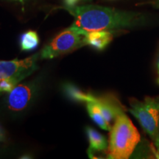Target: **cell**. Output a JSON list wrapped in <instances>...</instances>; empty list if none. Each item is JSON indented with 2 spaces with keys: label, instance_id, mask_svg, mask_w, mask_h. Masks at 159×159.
Instances as JSON below:
<instances>
[{
  "label": "cell",
  "instance_id": "cell-1",
  "mask_svg": "<svg viewBox=\"0 0 159 159\" xmlns=\"http://www.w3.org/2000/svg\"><path fill=\"white\" fill-rule=\"evenodd\" d=\"M61 8L67 11L75 18L73 25L86 31L134 28L146 21V18L141 13L99 5L65 6Z\"/></svg>",
  "mask_w": 159,
  "mask_h": 159
},
{
  "label": "cell",
  "instance_id": "cell-2",
  "mask_svg": "<svg viewBox=\"0 0 159 159\" xmlns=\"http://www.w3.org/2000/svg\"><path fill=\"white\" fill-rule=\"evenodd\" d=\"M141 136L130 118L122 112L111 127L107 152L109 158L127 159L133 154Z\"/></svg>",
  "mask_w": 159,
  "mask_h": 159
},
{
  "label": "cell",
  "instance_id": "cell-3",
  "mask_svg": "<svg viewBox=\"0 0 159 159\" xmlns=\"http://www.w3.org/2000/svg\"><path fill=\"white\" fill-rule=\"evenodd\" d=\"M86 30L71 25L59 33L40 52L41 59H52L70 52L86 45L85 35Z\"/></svg>",
  "mask_w": 159,
  "mask_h": 159
},
{
  "label": "cell",
  "instance_id": "cell-4",
  "mask_svg": "<svg viewBox=\"0 0 159 159\" xmlns=\"http://www.w3.org/2000/svg\"><path fill=\"white\" fill-rule=\"evenodd\" d=\"M130 105L129 112L154 141L159 131V97H147L142 101L133 99Z\"/></svg>",
  "mask_w": 159,
  "mask_h": 159
},
{
  "label": "cell",
  "instance_id": "cell-5",
  "mask_svg": "<svg viewBox=\"0 0 159 159\" xmlns=\"http://www.w3.org/2000/svg\"><path fill=\"white\" fill-rule=\"evenodd\" d=\"M41 58L40 52L27 58L12 61H0V81L15 77L26 78L39 69L37 61Z\"/></svg>",
  "mask_w": 159,
  "mask_h": 159
},
{
  "label": "cell",
  "instance_id": "cell-6",
  "mask_svg": "<svg viewBox=\"0 0 159 159\" xmlns=\"http://www.w3.org/2000/svg\"><path fill=\"white\" fill-rule=\"evenodd\" d=\"M37 89L38 84L35 81L18 84L7 96V104L10 110L14 112L25 110L33 100Z\"/></svg>",
  "mask_w": 159,
  "mask_h": 159
},
{
  "label": "cell",
  "instance_id": "cell-7",
  "mask_svg": "<svg viewBox=\"0 0 159 159\" xmlns=\"http://www.w3.org/2000/svg\"><path fill=\"white\" fill-rule=\"evenodd\" d=\"M96 102L99 105V109L106 122L110 125L111 122L114 121L119 114L124 112L120 103L114 97H97Z\"/></svg>",
  "mask_w": 159,
  "mask_h": 159
},
{
  "label": "cell",
  "instance_id": "cell-8",
  "mask_svg": "<svg viewBox=\"0 0 159 159\" xmlns=\"http://www.w3.org/2000/svg\"><path fill=\"white\" fill-rule=\"evenodd\" d=\"M113 40V34L110 30L87 31L85 35L86 45L98 50H103Z\"/></svg>",
  "mask_w": 159,
  "mask_h": 159
},
{
  "label": "cell",
  "instance_id": "cell-9",
  "mask_svg": "<svg viewBox=\"0 0 159 159\" xmlns=\"http://www.w3.org/2000/svg\"><path fill=\"white\" fill-rule=\"evenodd\" d=\"M85 131L89 141L88 154L90 158H92L95 152H101L108 150V144L104 136L91 127H87Z\"/></svg>",
  "mask_w": 159,
  "mask_h": 159
},
{
  "label": "cell",
  "instance_id": "cell-10",
  "mask_svg": "<svg viewBox=\"0 0 159 159\" xmlns=\"http://www.w3.org/2000/svg\"><path fill=\"white\" fill-rule=\"evenodd\" d=\"M86 107L89 116L99 128L105 130H111V125L106 122L96 102H87Z\"/></svg>",
  "mask_w": 159,
  "mask_h": 159
},
{
  "label": "cell",
  "instance_id": "cell-11",
  "mask_svg": "<svg viewBox=\"0 0 159 159\" xmlns=\"http://www.w3.org/2000/svg\"><path fill=\"white\" fill-rule=\"evenodd\" d=\"M64 91L67 96L74 100L79 102H84L85 103L89 102H97V97L91 94H86L77 89L75 85L71 84H66L64 85Z\"/></svg>",
  "mask_w": 159,
  "mask_h": 159
},
{
  "label": "cell",
  "instance_id": "cell-12",
  "mask_svg": "<svg viewBox=\"0 0 159 159\" xmlns=\"http://www.w3.org/2000/svg\"><path fill=\"white\" fill-rule=\"evenodd\" d=\"M39 37L35 31L28 30L21 35L20 46L22 51H32L39 46Z\"/></svg>",
  "mask_w": 159,
  "mask_h": 159
},
{
  "label": "cell",
  "instance_id": "cell-13",
  "mask_svg": "<svg viewBox=\"0 0 159 159\" xmlns=\"http://www.w3.org/2000/svg\"><path fill=\"white\" fill-rule=\"evenodd\" d=\"M79 0H65V2L66 4V6H69V7H72L75 6L76 4L78 2Z\"/></svg>",
  "mask_w": 159,
  "mask_h": 159
},
{
  "label": "cell",
  "instance_id": "cell-14",
  "mask_svg": "<svg viewBox=\"0 0 159 159\" xmlns=\"http://www.w3.org/2000/svg\"><path fill=\"white\" fill-rule=\"evenodd\" d=\"M156 69H157V83L159 85V57L157 61V65H156Z\"/></svg>",
  "mask_w": 159,
  "mask_h": 159
},
{
  "label": "cell",
  "instance_id": "cell-15",
  "mask_svg": "<svg viewBox=\"0 0 159 159\" xmlns=\"http://www.w3.org/2000/svg\"><path fill=\"white\" fill-rule=\"evenodd\" d=\"M10 1H13V2H19L21 4V5H25V4H27L29 0H10Z\"/></svg>",
  "mask_w": 159,
  "mask_h": 159
},
{
  "label": "cell",
  "instance_id": "cell-16",
  "mask_svg": "<svg viewBox=\"0 0 159 159\" xmlns=\"http://www.w3.org/2000/svg\"><path fill=\"white\" fill-rule=\"evenodd\" d=\"M153 142H154L155 146H156V148H158V147H159V131H158V135H157L156 138L155 139V140L153 141Z\"/></svg>",
  "mask_w": 159,
  "mask_h": 159
},
{
  "label": "cell",
  "instance_id": "cell-17",
  "mask_svg": "<svg viewBox=\"0 0 159 159\" xmlns=\"http://www.w3.org/2000/svg\"><path fill=\"white\" fill-rule=\"evenodd\" d=\"M4 139H5V134H4L3 130L0 128V142L3 141Z\"/></svg>",
  "mask_w": 159,
  "mask_h": 159
},
{
  "label": "cell",
  "instance_id": "cell-18",
  "mask_svg": "<svg viewBox=\"0 0 159 159\" xmlns=\"http://www.w3.org/2000/svg\"><path fill=\"white\" fill-rule=\"evenodd\" d=\"M151 4H152V5H153L155 7L159 9V0H156V1L152 2Z\"/></svg>",
  "mask_w": 159,
  "mask_h": 159
}]
</instances>
